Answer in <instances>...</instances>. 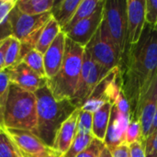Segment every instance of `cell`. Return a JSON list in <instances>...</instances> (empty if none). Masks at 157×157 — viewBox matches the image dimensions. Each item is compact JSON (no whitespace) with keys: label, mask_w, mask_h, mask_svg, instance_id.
Segmentation results:
<instances>
[{"label":"cell","mask_w":157,"mask_h":157,"mask_svg":"<svg viewBox=\"0 0 157 157\" xmlns=\"http://www.w3.org/2000/svg\"><path fill=\"white\" fill-rule=\"evenodd\" d=\"M130 121L131 115L121 113L115 105H112L109 122L104 140L106 147L110 152L117 146L125 144L126 131Z\"/></svg>","instance_id":"cell-13"},{"label":"cell","mask_w":157,"mask_h":157,"mask_svg":"<svg viewBox=\"0 0 157 157\" xmlns=\"http://www.w3.org/2000/svg\"><path fill=\"white\" fill-rule=\"evenodd\" d=\"M85 50L94 62L109 72L119 66L122 56L120 48L109 39L106 31L100 26L85 47Z\"/></svg>","instance_id":"cell-7"},{"label":"cell","mask_w":157,"mask_h":157,"mask_svg":"<svg viewBox=\"0 0 157 157\" xmlns=\"http://www.w3.org/2000/svg\"><path fill=\"white\" fill-rule=\"evenodd\" d=\"M146 157H157V130L143 141Z\"/></svg>","instance_id":"cell-31"},{"label":"cell","mask_w":157,"mask_h":157,"mask_svg":"<svg viewBox=\"0 0 157 157\" xmlns=\"http://www.w3.org/2000/svg\"><path fill=\"white\" fill-rule=\"evenodd\" d=\"M2 40H3V39H1V40H0V46H1V44H2Z\"/></svg>","instance_id":"cell-40"},{"label":"cell","mask_w":157,"mask_h":157,"mask_svg":"<svg viewBox=\"0 0 157 157\" xmlns=\"http://www.w3.org/2000/svg\"><path fill=\"white\" fill-rule=\"evenodd\" d=\"M100 27L123 53L127 46V0H105Z\"/></svg>","instance_id":"cell-6"},{"label":"cell","mask_w":157,"mask_h":157,"mask_svg":"<svg viewBox=\"0 0 157 157\" xmlns=\"http://www.w3.org/2000/svg\"><path fill=\"white\" fill-rule=\"evenodd\" d=\"M112 104L105 103L98 111L93 113L92 134L95 138L104 142L107 133Z\"/></svg>","instance_id":"cell-18"},{"label":"cell","mask_w":157,"mask_h":157,"mask_svg":"<svg viewBox=\"0 0 157 157\" xmlns=\"http://www.w3.org/2000/svg\"><path fill=\"white\" fill-rule=\"evenodd\" d=\"M93 124V113L82 110L80 109L77 118V133L91 134Z\"/></svg>","instance_id":"cell-27"},{"label":"cell","mask_w":157,"mask_h":157,"mask_svg":"<svg viewBox=\"0 0 157 157\" xmlns=\"http://www.w3.org/2000/svg\"><path fill=\"white\" fill-rule=\"evenodd\" d=\"M9 40H10V35L6 36L5 38H3L2 44L0 46V73L6 70L5 59H6V52L9 45Z\"/></svg>","instance_id":"cell-34"},{"label":"cell","mask_w":157,"mask_h":157,"mask_svg":"<svg viewBox=\"0 0 157 157\" xmlns=\"http://www.w3.org/2000/svg\"><path fill=\"white\" fill-rule=\"evenodd\" d=\"M66 39V35L61 31L43 54L44 70L47 79L54 77L62 67Z\"/></svg>","instance_id":"cell-15"},{"label":"cell","mask_w":157,"mask_h":157,"mask_svg":"<svg viewBox=\"0 0 157 157\" xmlns=\"http://www.w3.org/2000/svg\"><path fill=\"white\" fill-rule=\"evenodd\" d=\"M24 157H49L55 152L33 132L23 130L5 129Z\"/></svg>","instance_id":"cell-9"},{"label":"cell","mask_w":157,"mask_h":157,"mask_svg":"<svg viewBox=\"0 0 157 157\" xmlns=\"http://www.w3.org/2000/svg\"><path fill=\"white\" fill-rule=\"evenodd\" d=\"M131 157H146L144 146L142 142H136L129 145Z\"/></svg>","instance_id":"cell-35"},{"label":"cell","mask_w":157,"mask_h":157,"mask_svg":"<svg viewBox=\"0 0 157 157\" xmlns=\"http://www.w3.org/2000/svg\"><path fill=\"white\" fill-rule=\"evenodd\" d=\"M22 63H24L27 66H29L32 71H34L40 77L46 78L45 70H44V62H43V54L40 53L36 49L30 50L27 52L23 58Z\"/></svg>","instance_id":"cell-22"},{"label":"cell","mask_w":157,"mask_h":157,"mask_svg":"<svg viewBox=\"0 0 157 157\" xmlns=\"http://www.w3.org/2000/svg\"><path fill=\"white\" fill-rule=\"evenodd\" d=\"M145 1L127 0V45L136 43L145 26Z\"/></svg>","instance_id":"cell-14"},{"label":"cell","mask_w":157,"mask_h":157,"mask_svg":"<svg viewBox=\"0 0 157 157\" xmlns=\"http://www.w3.org/2000/svg\"><path fill=\"white\" fill-rule=\"evenodd\" d=\"M0 157H24L5 129H0Z\"/></svg>","instance_id":"cell-24"},{"label":"cell","mask_w":157,"mask_h":157,"mask_svg":"<svg viewBox=\"0 0 157 157\" xmlns=\"http://www.w3.org/2000/svg\"><path fill=\"white\" fill-rule=\"evenodd\" d=\"M49 157H60L59 155H57L56 154H54V155H50Z\"/></svg>","instance_id":"cell-39"},{"label":"cell","mask_w":157,"mask_h":157,"mask_svg":"<svg viewBox=\"0 0 157 157\" xmlns=\"http://www.w3.org/2000/svg\"><path fill=\"white\" fill-rule=\"evenodd\" d=\"M121 90L133 116L141 97L157 76V29L147 23L140 40L127 45L118 66Z\"/></svg>","instance_id":"cell-1"},{"label":"cell","mask_w":157,"mask_h":157,"mask_svg":"<svg viewBox=\"0 0 157 157\" xmlns=\"http://www.w3.org/2000/svg\"><path fill=\"white\" fill-rule=\"evenodd\" d=\"M157 130V108L156 110H155V117H154V121H153V124H152V127H151V130H150V133L149 135L154 132L155 131Z\"/></svg>","instance_id":"cell-37"},{"label":"cell","mask_w":157,"mask_h":157,"mask_svg":"<svg viewBox=\"0 0 157 157\" xmlns=\"http://www.w3.org/2000/svg\"><path fill=\"white\" fill-rule=\"evenodd\" d=\"M4 126L5 129L23 130L31 132L35 131L37 126V100L34 93L10 84Z\"/></svg>","instance_id":"cell-4"},{"label":"cell","mask_w":157,"mask_h":157,"mask_svg":"<svg viewBox=\"0 0 157 157\" xmlns=\"http://www.w3.org/2000/svg\"><path fill=\"white\" fill-rule=\"evenodd\" d=\"M142 130L141 124L138 120H131L125 135V144L130 145L136 142H142Z\"/></svg>","instance_id":"cell-28"},{"label":"cell","mask_w":157,"mask_h":157,"mask_svg":"<svg viewBox=\"0 0 157 157\" xmlns=\"http://www.w3.org/2000/svg\"><path fill=\"white\" fill-rule=\"evenodd\" d=\"M110 153L112 155V157H131L129 145L126 144H122L117 146Z\"/></svg>","instance_id":"cell-36"},{"label":"cell","mask_w":157,"mask_h":157,"mask_svg":"<svg viewBox=\"0 0 157 157\" xmlns=\"http://www.w3.org/2000/svg\"><path fill=\"white\" fill-rule=\"evenodd\" d=\"M81 0H61L55 1L51 10L52 18L63 29L73 18Z\"/></svg>","instance_id":"cell-17"},{"label":"cell","mask_w":157,"mask_h":157,"mask_svg":"<svg viewBox=\"0 0 157 157\" xmlns=\"http://www.w3.org/2000/svg\"><path fill=\"white\" fill-rule=\"evenodd\" d=\"M110 72L94 62L88 52L85 50L82 69L75 93L71 99L72 103L77 109H80L90 97L96 86Z\"/></svg>","instance_id":"cell-8"},{"label":"cell","mask_w":157,"mask_h":157,"mask_svg":"<svg viewBox=\"0 0 157 157\" xmlns=\"http://www.w3.org/2000/svg\"><path fill=\"white\" fill-rule=\"evenodd\" d=\"M117 109L123 114H126V115H131V106L128 102V100L126 99L125 96L123 95V93L121 91L115 104H114Z\"/></svg>","instance_id":"cell-33"},{"label":"cell","mask_w":157,"mask_h":157,"mask_svg":"<svg viewBox=\"0 0 157 157\" xmlns=\"http://www.w3.org/2000/svg\"><path fill=\"white\" fill-rule=\"evenodd\" d=\"M95 137L93 134H81L76 133L75 138L74 139L69 150L62 157H76L81 154L92 142Z\"/></svg>","instance_id":"cell-25"},{"label":"cell","mask_w":157,"mask_h":157,"mask_svg":"<svg viewBox=\"0 0 157 157\" xmlns=\"http://www.w3.org/2000/svg\"><path fill=\"white\" fill-rule=\"evenodd\" d=\"M16 5V0H0V26L7 23L8 17Z\"/></svg>","instance_id":"cell-32"},{"label":"cell","mask_w":157,"mask_h":157,"mask_svg":"<svg viewBox=\"0 0 157 157\" xmlns=\"http://www.w3.org/2000/svg\"><path fill=\"white\" fill-rule=\"evenodd\" d=\"M145 22L153 28L157 25V0L145 1Z\"/></svg>","instance_id":"cell-30"},{"label":"cell","mask_w":157,"mask_h":157,"mask_svg":"<svg viewBox=\"0 0 157 157\" xmlns=\"http://www.w3.org/2000/svg\"><path fill=\"white\" fill-rule=\"evenodd\" d=\"M10 82L6 71L0 73V129H5L4 118L6 108Z\"/></svg>","instance_id":"cell-26"},{"label":"cell","mask_w":157,"mask_h":157,"mask_svg":"<svg viewBox=\"0 0 157 157\" xmlns=\"http://www.w3.org/2000/svg\"><path fill=\"white\" fill-rule=\"evenodd\" d=\"M55 0H18L16 7L23 14L29 16L51 12Z\"/></svg>","instance_id":"cell-19"},{"label":"cell","mask_w":157,"mask_h":157,"mask_svg":"<svg viewBox=\"0 0 157 157\" xmlns=\"http://www.w3.org/2000/svg\"><path fill=\"white\" fill-rule=\"evenodd\" d=\"M62 31L61 27L59 24L52 17L49 22L44 27L43 30L41 31L39 40L36 43L35 49L39 51L40 53L44 54L47 49L50 47V45L53 42L55 38L58 36V34Z\"/></svg>","instance_id":"cell-20"},{"label":"cell","mask_w":157,"mask_h":157,"mask_svg":"<svg viewBox=\"0 0 157 157\" xmlns=\"http://www.w3.org/2000/svg\"><path fill=\"white\" fill-rule=\"evenodd\" d=\"M157 108V76L146 92L141 97L136 110L131 120H138L141 124L143 141L149 136Z\"/></svg>","instance_id":"cell-10"},{"label":"cell","mask_w":157,"mask_h":157,"mask_svg":"<svg viewBox=\"0 0 157 157\" xmlns=\"http://www.w3.org/2000/svg\"><path fill=\"white\" fill-rule=\"evenodd\" d=\"M5 71L10 84L32 93L47 85V78L40 77L22 62L15 66L6 68Z\"/></svg>","instance_id":"cell-12"},{"label":"cell","mask_w":157,"mask_h":157,"mask_svg":"<svg viewBox=\"0 0 157 157\" xmlns=\"http://www.w3.org/2000/svg\"><path fill=\"white\" fill-rule=\"evenodd\" d=\"M99 157H112V155H111L110 151H109L107 147H105Z\"/></svg>","instance_id":"cell-38"},{"label":"cell","mask_w":157,"mask_h":157,"mask_svg":"<svg viewBox=\"0 0 157 157\" xmlns=\"http://www.w3.org/2000/svg\"><path fill=\"white\" fill-rule=\"evenodd\" d=\"M21 43L18 40L10 35L9 45L7 47L5 59L6 69L17 65V63H21Z\"/></svg>","instance_id":"cell-23"},{"label":"cell","mask_w":157,"mask_h":157,"mask_svg":"<svg viewBox=\"0 0 157 157\" xmlns=\"http://www.w3.org/2000/svg\"><path fill=\"white\" fill-rule=\"evenodd\" d=\"M105 147L104 142L94 138L90 144L76 157H99Z\"/></svg>","instance_id":"cell-29"},{"label":"cell","mask_w":157,"mask_h":157,"mask_svg":"<svg viewBox=\"0 0 157 157\" xmlns=\"http://www.w3.org/2000/svg\"><path fill=\"white\" fill-rule=\"evenodd\" d=\"M52 17L51 12L29 16L21 13L17 7L11 11L7 24L11 31L10 35L18 40L21 43L22 58L30 50L35 49L41 31Z\"/></svg>","instance_id":"cell-5"},{"label":"cell","mask_w":157,"mask_h":157,"mask_svg":"<svg viewBox=\"0 0 157 157\" xmlns=\"http://www.w3.org/2000/svg\"><path fill=\"white\" fill-rule=\"evenodd\" d=\"M155 29H157V25H156V27H155Z\"/></svg>","instance_id":"cell-41"},{"label":"cell","mask_w":157,"mask_h":157,"mask_svg":"<svg viewBox=\"0 0 157 157\" xmlns=\"http://www.w3.org/2000/svg\"><path fill=\"white\" fill-rule=\"evenodd\" d=\"M84 52L85 47L66 39L62 67L54 77L47 80L46 85L55 100L73 98L82 69Z\"/></svg>","instance_id":"cell-3"},{"label":"cell","mask_w":157,"mask_h":157,"mask_svg":"<svg viewBox=\"0 0 157 157\" xmlns=\"http://www.w3.org/2000/svg\"><path fill=\"white\" fill-rule=\"evenodd\" d=\"M80 109H77L60 127L52 150L55 154L62 157L70 148L77 133V118Z\"/></svg>","instance_id":"cell-16"},{"label":"cell","mask_w":157,"mask_h":157,"mask_svg":"<svg viewBox=\"0 0 157 157\" xmlns=\"http://www.w3.org/2000/svg\"><path fill=\"white\" fill-rule=\"evenodd\" d=\"M34 94L37 100V126L33 133L52 149L60 127L77 108L70 99L55 100L47 86Z\"/></svg>","instance_id":"cell-2"},{"label":"cell","mask_w":157,"mask_h":157,"mask_svg":"<svg viewBox=\"0 0 157 157\" xmlns=\"http://www.w3.org/2000/svg\"><path fill=\"white\" fill-rule=\"evenodd\" d=\"M100 2L101 0H81V3L79 4L73 18L63 29H62V31L66 34L76 23L90 17L96 11Z\"/></svg>","instance_id":"cell-21"},{"label":"cell","mask_w":157,"mask_h":157,"mask_svg":"<svg viewBox=\"0 0 157 157\" xmlns=\"http://www.w3.org/2000/svg\"><path fill=\"white\" fill-rule=\"evenodd\" d=\"M105 0H101L96 11L88 17L76 23L65 35L74 42L86 47L98 29L103 19Z\"/></svg>","instance_id":"cell-11"}]
</instances>
